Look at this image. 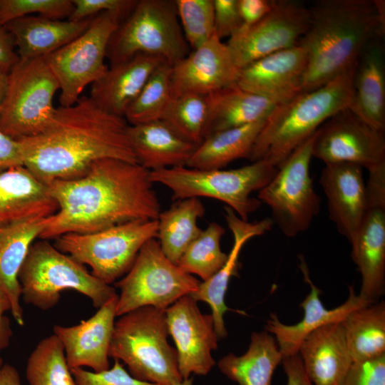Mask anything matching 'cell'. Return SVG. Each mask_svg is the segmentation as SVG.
Returning a JSON list of instances; mask_svg holds the SVG:
<instances>
[{
    "instance_id": "1",
    "label": "cell",
    "mask_w": 385,
    "mask_h": 385,
    "mask_svg": "<svg viewBox=\"0 0 385 385\" xmlns=\"http://www.w3.org/2000/svg\"><path fill=\"white\" fill-rule=\"evenodd\" d=\"M150 171L138 163L106 158L81 177L48 185L57 211L44 220L39 236L91 233L138 220H158L160 204Z\"/></svg>"
},
{
    "instance_id": "2",
    "label": "cell",
    "mask_w": 385,
    "mask_h": 385,
    "mask_svg": "<svg viewBox=\"0 0 385 385\" xmlns=\"http://www.w3.org/2000/svg\"><path fill=\"white\" fill-rule=\"evenodd\" d=\"M122 116L99 108L81 96L72 106L56 108L38 135L19 139L23 165L47 185L84 175L95 162L106 158L138 163Z\"/></svg>"
},
{
    "instance_id": "3",
    "label": "cell",
    "mask_w": 385,
    "mask_h": 385,
    "mask_svg": "<svg viewBox=\"0 0 385 385\" xmlns=\"http://www.w3.org/2000/svg\"><path fill=\"white\" fill-rule=\"evenodd\" d=\"M309 11L308 28L298 43L307 53L302 93L354 67L367 44L385 31L384 0H319Z\"/></svg>"
},
{
    "instance_id": "4",
    "label": "cell",
    "mask_w": 385,
    "mask_h": 385,
    "mask_svg": "<svg viewBox=\"0 0 385 385\" xmlns=\"http://www.w3.org/2000/svg\"><path fill=\"white\" fill-rule=\"evenodd\" d=\"M355 66L318 88L277 105L265 120L249 160L265 159L278 168L325 121L349 108Z\"/></svg>"
},
{
    "instance_id": "5",
    "label": "cell",
    "mask_w": 385,
    "mask_h": 385,
    "mask_svg": "<svg viewBox=\"0 0 385 385\" xmlns=\"http://www.w3.org/2000/svg\"><path fill=\"white\" fill-rule=\"evenodd\" d=\"M169 336L165 310L145 306L115 322L109 357L121 360L135 378L158 385H178L183 380L175 348Z\"/></svg>"
},
{
    "instance_id": "6",
    "label": "cell",
    "mask_w": 385,
    "mask_h": 385,
    "mask_svg": "<svg viewBox=\"0 0 385 385\" xmlns=\"http://www.w3.org/2000/svg\"><path fill=\"white\" fill-rule=\"evenodd\" d=\"M18 279L24 302L41 310L53 308L66 289L86 296L97 309L117 294L111 285L46 240L33 242Z\"/></svg>"
},
{
    "instance_id": "7",
    "label": "cell",
    "mask_w": 385,
    "mask_h": 385,
    "mask_svg": "<svg viewBox=\"0 0 385 385\" xmlns=\"http://www.w3.org/2000/svg\"><path fill=\"white\" fill-rule=\"evenodd\" d=\"M278 168L265 159L230 170H200L178 166L150 171L152 183L170 189L175 200L190 197H210L225 202L247 221L262 202L251 197L264 188L276 175Z\"/></svg>"
},
{
    "instance_id": "8",
    "label": "cell",
    "mask_w": 385,
    "mask_h": 385,
    "mask_svg": "<svg viewBox=\"0 0 385 385\" xmlns=\"http://www.w3.org/2000/svg\"><path fill=\"white\" fill-rule=\"evenodd\" d=\"M190 52L175 0H138L119 24L108 44L111 66L139 53L158 56L171 66Z\"/></svg>"
},
{
    "instance_id": "9",
    "label": "cell",
    "mask_w": 385,
    "mask_h": 385,
    "mask_svg": "<svg viewBox=\"0 0 385 385\" xmlns=\"http://www.w3.org/2000/svg\"><path fill=\"white\" fill-rule=\"evenodd\" d=\"M59 90L46 56L19 58L10 68L8 87L0 108V130L13 139L41 133L56 108L53 97Z\"/></svg>"
},
{
    "instance_id": "10",
    "label": "cell",
    "mask_w": 385,
    "mask_h": 385,
    "mask_svg": "<svg viewBox=\"0 0 385 385\" xmlns=\"http://www.w3.org/2000/svg\"><path fill=\"white\" fill-rule=\"evenodd\" d=\"M157 237L158 220H138L91 233L64 234L55 247L111 285L129 271L143 245Z\"/></svg>"
},
{
    "instance_id": "11",
    "label": "cell",
    "mask_w": 385,
    "mask_h": 385,
    "mask_svg": "<svg viewBox=\"0 0 385 385\" xmlns=\"http://www.w3.org/2000/svg\"><path fill=\"white\" fill-rule=\"evenodd\" d=\"M200 282L171 262L155 238L140 248L129 271L115 286L120 289L116 316L151 306L165 310L180 298L191 294Z\"/></svg>"
},
{
    "instance_id": "12",
    "label": "cell",
    "mask_w": 385,
    "mask_h": 385,
    "mask_svg": "<svg viewBox=\"0 0 385 385\" xmlns=\"http://www.w3.org/2000/svg\"><path fill=\"white\" fill-rule=\"evenodd\" d=\"M313 138L292 152L257 195L270 207L273 223L287 237L306 231L320 212L321 198L310 176Z\"/></svg>"
},
{
    "instance_id": "13",
    "label": "cell",
    "mask_w": 385,
    "mask_h": 385,
    "mask_svg": "<svg viewBox=\"0 0 385 385\" xmlns=\"http://www.w3.org/2000/svg\"><path fill=\"white\" fill-rule=\"evenodd\" d=\"M124 18L105 11L95 16L79 36L46 56L59 86L60 106L76 103L85 88L101 78L108 67L105 64L110 38Z\"/></svg>"
},
{
    "instance_id": "14",
    "label": "cell",
    "mask_w": 385,
    "mask_h": 385,
    "mask_svg": "<svg viewBox=\"0 0 385 385\" xmlns=\"http://www.w3.org/2000/svg\"><path fill=\"white\" fill-rule=\"evenodd\" d=\"M309 20V8L302 2L273 0L265 17L253 25L242 26L226 44L240 70L257 59L297 45Z\"/></svg>"
},
{
    "instance_id": "15",
    "label": "cell",
    "mask_w": 385,
    "mask_h": 385,
    "mask_svg": "<svg viewBox=\"0 0 385 385\" xmlns=\"http://www.w3.org/2000/svg\"><path fill=\"white\" fill-rule=\"evenodd\" d=\"M312 156L325 164L352 163L367 170L385 164V135L349 108L325 121L314 133Z\"/></svg>"
},
{
    "instance_id": "16",
    "label": "cell",
    "mask_w": 385,
    "mask_h": 385,
    "mask_svg": "<svg viewBox=\"0 0 385 385\" xmlns=\"http://www.w3.org/2000/svg\"><path fill=\"white\" fill-rule=\"evenodd\" d=\"M368 172L366 208L351 245L361 276L359 295L374 303L385 288V164Z\"/></svg>"
},
{
    "instance_id": "17",
    "label": "cell",
    "mask_w": 385,
    "mask_h": 385,
    "mask_svg": "<svg viewBox=\"0 0 385 385\" xmlns=\"http://www.w3.org/2000/svg\"><path fill=\"white\" fill-rule=\"evenodd\" d=\"M169 335L174 340L178 370L183 379L191 374L207 375L215 365L212 351L217 348V336L212 314L202 313L190 294L165 310Z\"/></svg>"
},
{
    "instance_id": "18",
    "label": "cell",
    "mask_w": 385,
    "mask_h": 385,
    "mask_svg": "<svg viewBox=\"0 0 385 385\" xmlns=\"http://www.w3.org/2000/svg\"><path fill=\"white\" fill-rule=\"evenodd\" d=\"M239 72L226 43L214 34L172 66L171 98L186 94L207 96L236 83Z\"/></svg>"
},
{
    "instance_id": "19",
    "label": "cell",
    "mask_w": 385,
    "mask_h": 385,
    "mask_svg": "<svg viewBox=\"0 0 385 385\" xmlns=\"http://www.w3.org/2000/svg\"><path fill=\"white\" fill-rule=\"evenodd\" d=\"M307 66V51L297 44L241 68L236 83L276 105L283 104L302 93Z\"/></svg>"
},
{
    "instance_id": "20",
    "label": "cell",
    "mask_w": 385,
    "mask_h": 385,
    "mask_svg": "<svg viewBox=\"0 0 385 385\" xmlns=\"http://www.w3.org/2000/svg\"><path fill=\"white\" fill-rule=\"evenodd\" d=\"M319 183L327 199L329 219L351 244L367 205L363 168L346 162L325 164Z\"/></svg>"
},
{
    "instance_id": "21",
    "label": "cell",
    "mask_w": 385,
    "mask_h": 385,
    "mask_svg": "<svg viewBox=\"0 0 385 385\" xmlns=\"http://www.w3.org/2000/svg\"><path fill=\"white\" fill-rule=\"evenodd\" d=\"M118 294L91 317L79 324L54 325L53 332L61 342L70 369L88 366L99 372L109 369V348L113 333Z\"/></svg>"
},
{
    "instance_id": "22",
    "label": "cell",
    "mask_w": 385,
    "mask_h": 385,
    "mask_svg": "<svg viewBox=\"0 0 385 385\" xmlns=\"http://www.w3.org/2000/svg\"><path fill=\"white\" fill-rule=\"evenodd\" d=\"M300 268L305 280L310 284L311 291L300 304L304 310L302 319L295 324H284L272 313L267 320L266 331L274 338L283 358L299 354V349L303 340L313 331L332 322H342L352 310L371 304L357 295L354 287L350 286L348 299L340 306L332 309H327L320 298V290L310 280L307 268L301 262Z\"/></svg>"
},
{
    "instance_id": "23",
    "label": "cell",
    "mask_w": 385,
    "mask_h": 385,
    "mask_svg": "<svg viewBox=\"0 0 385 385\" xmlns=\"http://www.w3.org/2000/svg\"><path fill=\"white\" fill-rule=\"evenodd\" d=\"M224 211L226 223L233 235L232 249L224 265L210 279L200 282L197 289L190 294L197 302H205L210 307L218 339L227 335L224 314L229 308L225 303V296L231 277L237 273L241 250L249 240L270 231L274 225L271 218L255 222L245 221L227 206L224 207Z\"/></svg>"
},
{
    "instance_id": "24",
    "label": "cell",
    "mask_w": 385,
    "mask_h": 385,
    "mask_svg": "<svg viewBox=\"0 0 385 385\" xmlns=\"http://www.w3.org/2000/svg\"><path fill=\"white\" fill-rule=\"evenodd\" d=\"M57 210L48 186L24 165L0 172V231L26 220L46 218Z\"/></svg>"
},
{
    "instance_id": "25",
    "label": "cell",
    "mask_w": 385,
    "mask_h": 385,
    "mask_svg": "<svg viewBox=\"0 0 385 385\" xmlns=\"http://www.w3.org/2000/svg\"><path fill=\"white\" fill-rule=\"evenodd\" d=\"M298 353L314 385H342L353 363L342 322L311 332Z\"/></svg>"
},
{
    "instance_id": "26",
    "label": "cell",
    "mask_w": 385,
    "mask_h": 385,
    "mask_svg": "<svg viewBox=\"0 0 385 385\" xmlns=\"http://www.w3.org/2000/svg\"><path fill=\"white\" fill-rule=\"evenodd\" d=\"M165 61L158 56L139 53L111 66L91 84L89 97L103 111L123 117L153 71Z\"/></svg>"
},
{
    "instance_id": "27",
    "label": "cell",
    "mask_w": 385,
    "mask_h": 385,
    "mask_svg": "<svg viewBox=\"0 0 385 385\" xmlns=\"http://www.w3.org/2000/svg\"><path fill=\"white\" fill-rule=\"evenodd\" d=\"M380 37L372 39L354 69L349 108L376 128L385 131V65Z\"/></svg>"
},
{
    "instance_id": "28",
    "label": "cell",
    "mask_w": 385,
    "mask_h": 385,
    "mask_svg": "<svg viewBox=\"0 0 385 385\" xmlns=\"http://www.w3.org/2000/svg\"><path fill=\"white\" fill-rule=\"evenodd\" d=\"M93 17L76 21L31 15L4 26L14 38L19 58L26 60L46 56L66 45L88 28Z\"/></svg>"
},
{
    "instance_id": "29",
    "label": "cell",
    "mask_w": 385,
    "mask_h": 385,
    "mask_svg": "<svg viewBox=\"0 0 385 385\" xmlns=\"http://www.w3.org/2000/svg\"><path fill=\"white\" fill-rule=\"evenodd\" d=\"M128 135L138 163L149 171L186 166L197 148L161 119L129 125Z\"/></svg>"
},
{
    "instance_id": "30",
    "label": "cell",
    "mask_w": 385,
    "mask_h": 385,
    "mask_svg": "<svg viewBox=\"0 0 385 385\" xmlns=\"http://www.w3.org/2000/svg\"><path fill=\"white\" fill-rule=\"evenodd\" d=\"M45 219L26 220L0 231V293L10 303V312L20 326L24 319L18 276L31 245L39 238Z\"/></svg>"
},
{
    "instance_id": "31",
    "label": "cell",
    "mask_w": 385,
    "mask_h": 385,
    "mask_svg": "<svg viewBox=\"0 0 385 385\" xmlns=\"http://www.w3.org/2000/svg\"><path fill=\"white\" fill-rule=\"evenodd\" d=\"M207 99L206 138L216 132L266 120L277 106L262 96L241 88L237 83L209 94Z\"/></svg>"
},
{
    "instance_id": "32",
    "label": "cell",
    "mask_w": 385,
    "mask_h": 385,
    "mask_svg": "<svg viewBox=\"0 0 385 385\" xmlns=\"http://www.w3.org/2000/svg\"><path fill=\"white\" fill-rule=\"evenodd\" d=\"M283 359L275 338L268 332H253L247 351L220 359L222 374L239 385H271L277 366Z\"/></svg>"
},
{
    "instance_id": "33",
    "label": "cell",
    "mask_w": 385,
    "mask_h": 385,
    "mask_svg": "<svg viewBox=\"0 0 385 385\" xmlns=\"http://www.w3.org/2000/svg\"><path fill=\"white\" fill-rule=\"evenodd\" d=\"M265 120L214 133L197 146L186 166L222 169L240 158H248Z\"/></svg>"
},
{
    "instance_id": "34",
    "label": "cell",
    "mask_w": 385,
    "mask_h": 385,
    "mask_svg": "<svg viewBox=\"0 0 385 385\" xmlns=\"http://www.w3.org/2000/svg\"><path fill=\"white\" fill-rule=\"evenodd\" d=\"M205 211L200 198L190 197L176 200L159 214L157 237L163 254L171 262L178 265L185 250L200 233L197 221Z\"/></svg>"
},
{
    "instance_id": "35",
    "label": "cell",
    "mask_w": 385,
    "mask_h": 385,
    "mask_svg": "<svg viewBox=\"0 0 385 385\" xmlns=\"http://www.w3.org/2000/svg\"><path fill=\"white\" fill-rule=\"evenodd\" d=\"M342 323L353 362L385 354V303L383 301L352 310Z\"/></svg>"
},
{
    "instance_id": "36",
    "label": "cell",
    "mask_w": 385,
    "mask_h": 385,
    "mask_svg": "<svg viewBox=\"0 0 385 385\" xmlns=\"http://www.w3.org/2000/svg\"><path fill=\"white\" fill-rule=\"evenodd\" d=\"M26 377L29 385H77L63 346L53 334L41 339L30 354Z\"/></svg>"
},
{
    "instance_id": "37",
    "label": "cell",
    "mask_w": 385,
    "mask_h": 385,
    "mask_svg": "<svg viewBox=\"0 0 385 385\" xmlns=\"http://www.w3.org/2000/svg\"><path fill=\"white\" fill-rule=\"evenodd\" d=\"M225 232V229L217 222L209 223L185 250L178 265L203 281L210 279L224 265L228 257L220 247Z\"/></svg>"
},
{
    "instance_id": "38",
    "label": "cell",
    "mask_w": 385,
    "mask_h": 385,
    "mask_svg": "<svg viewBox=\"0 0 385 385\" xmlns=\"http://www.w3.org/2000/svg\"><path fill=\"white\" fill-rule=\"evenodd\" d=\"M207 96L186 94L169 101L161 120L182 138L198 146L206 138Z\"/></svg>"
},
{
    "instance_id": "39",
    "label": "cell",
    "mask_w": 385,
    "mask_h": 385,
    "mask_svg": "<svg viewBox=\"0 0 385 385\" xmlns=\"http://www.w3.org/2000/svg\"><path fill=\"white\" fill-rule=\"evenodd\" d=\"M172 66L167 61L160 65L125 111L123 118L130 125L161 119L171 98Z\"/></svg>"
},
{
    "instance_id": "40",
    "label": "cell",
    "mask_w": 385,
    "mask_h": 385,
    "mask_svg": "<svg viewBox=\"0 0 385 385\" xmlns=\"http://www.w3.org/2000/svg\"><path fill=\"white\" fill-rule=\"evenodd\" d=\"M185 38L195 50L215 34L213 0H175Z\"/></svg>"
},
{
    "instance_id": "41",
    "label": "cell",
    "mask_w": 385,
    "mask_h": 385,
    "mask_svg": "<svg viewBox=\"0 0 385 385\" xmlns=\"http://www.w3.org/2000/svg\"><path fill=\"white\" fill-rule=\"evenodd\" d=\"M73 9L72 0H0V24L38 14V16L63 20Z\"/></svg>"
},
{
    "instance_id": "42",
    "label": "cell",
    "mask_w": 385,
    "mask_h": 385,
    "mask_svg": "<svg viewBox=\"0 0 385 385\" xmlns=\"http://www.w3.org/2000/svg\"><path fill=\"white\" fill-rule=\"evenodd\" d=\"M71 371L77 385H158L133 377L117 359L112 368L102 371H89L83 368L71 369Z\"/></svg>"
},
{
    "instance_id": "43",
    "label": "cell",
    "mask_w": 385,
    "mask_h": 385,
    "mask_svg": "<svg viewBox=\"0 0 385 385\" xmlns=\"http://www.w3.org/2000/svg\"><path fill=\"white\" fill-rule=\"evenodd\" d=\"M73 9L68 17L71 21H81L108 11L116 13L124 19L130 13L138 0H72Z\"/></svg>"
},
{
    "instance_id": "44",
    "label": "cell",
    "mask_w": 385,
    "mask_h": 385,
    "mask_svg": "<svg viewBox=\"0 0 385 385\" xmlns=\"http://www.w3.org/2000/svg\"><path fill=\"white\" fill-rule=\"evenodd\" d=\"M342 385H385V354L353 362Z\"/></svg>"
},
{
    "instance_id": "45",
    "label": "cell",
    "mask_w": 385,
    "mask_h": 385,
    "mask_svg": "<svg viewBox=\"0 0 385 385\" xmlns=\"http://www.w3.org/2000/svg\"><path fill=\"white\" fill-rule=\"evenodd\" d=\"M214 32L220 39L230 37L242 26L237 0H213Z\"/></svg>"
},
{
    "instance_id": "46",
    "label": "cell",
    "mask_w": 385,
    "mask_h": 385,
    "mask_svg": "<svg viewBox=\"0 0 385 385\" xmlns=\"http://www.w3.org/2000/svg\"><path fill=\"white\" fill-rule=\"evenodd\" d=\"M242 26L253 25L271 10L273 0H237Z\"/></svg>"
},
{
    "instance_id": "47",
    "label": "cell",
    "mask_w": 385,
    "mask_h": 385,
    "mask_svg": "<svg viewBox=\"0 0 385 385\" xmlns=\"http://www.w3.org/2000/svg\"><path fill=\"white\" fill-rule=\"evenodd\" d=\"M20 165H23V160L19 140L0 130V172Z\"/></svg>"
},
{
    "instance_id": "48",
    "label": "cell",
    "mask_w": 385,
    "mask_h": 385,
    "mask_svg": "<svg viewBox=\"0 0 385 385\" xmlns=\"http://www.w3.org/2000/svg\"><path fill=\"white\" fill-rule=\"evenodd\" d=\"M287 376V385H314L307 376L299 354L286 356L282 361Z\"/></svg>"
},
{
    "instance_id": "49",
    "label": "cell",
    "mask_w": 385,
    "mask_h": 385,
    "mask_svg": "<svg viewBox=\"0 0 385 385\" xmlns=\"http://www.w3.org/2000/svg\"><path fill=\"white\" fill-rule=\"evenodd\" d=\"M19 58L11 34L0 24V66L10 70Z\"/></svg>"
},
{
    "instance_id": "50",
    "label": "cell",
    "mask_w": 385,
    "mask_h": 385,
    "mask_svg": "<svg viewBox=\"0 0 385 385\" xmlns=\"http://www.w3.org/2000/svg\"><path fill=\"white\" fill-rule=\"evenodd\" d=\"M11 311L9 301L0 293V352L9 345L13 332L9 319L5 312Z\"/></svg>"
},
{
    "instance_id": "51",
    "label": "cell",
    "mask_w": 385,
    "mask_h": 385,
    "mask_svg": "<svg viewBox=\"0 0 385 385\" xmlns=\"http://www.w3.org/2000/svg\"><path fill=\"white\" fill-rule=\"evenodd\" d=\"M0 385H22L17 369L5 364L0 367Z\"/></svg>"
},
{
    "instance_id": "52",
    "label": "cell",
    "mask_w": 385,
    "mask_h": 385,
    "mask_svg": "<svg viewBox=\"0 0 385 385\" xmlns=\"http://www.w3.org/2000/svg\"><path fill=\"white\" fill-rule=\"evenodd\" d=\"M9 72V69L0 66V108L7 91Z\"/></svg>"
},
{
    "instance_id": "53",
    "label": "cell",
    "mask_w": 385,
    "mask_h": 385,
    "mask_svg": "<svg viewBox=\"0 0 385 385\" xmlns=\"http://www.w3.org/2000/svg\"><path fill=\"white\" fill-rule=\"evenodd\" d=\"M193 384V379L192 378H188L186 379H183L180 383H179L178 385H192Z\"/></svg>"
},
{
    "instance_id": "54",
    "label": "cell",
    "mask_w": 385,
    "mask_h": 385,
    "mask_svg": "<svg viewBox=\"0 0 385 385\" xmlns=\"http://www.w3.org/2000/svg\"><path fill=\"white\" fill-rule=\"evenodd\" d=\"M3 365V359L0 357V367Z\"/></svg>"
}]
</instances>
